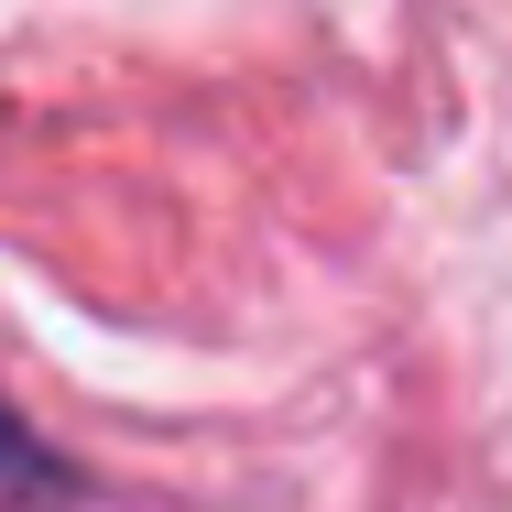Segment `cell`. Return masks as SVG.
Here are the masks:
<instances>
[{"instance_id": "cell-1", "label": "cell", "mask_w": 512, "mask_h": 512, "mask_svg": "<svg viewBox=\"0 0 512 512\" xmlns=\"http://www.w3.org/2000/svg\"><path fill=\"white\" fill-rule=\"evenodd\" d=\"M33 491H55V469H44L33 425H11V414H0V512H22Z\"/></svg>"}]
</instances>
